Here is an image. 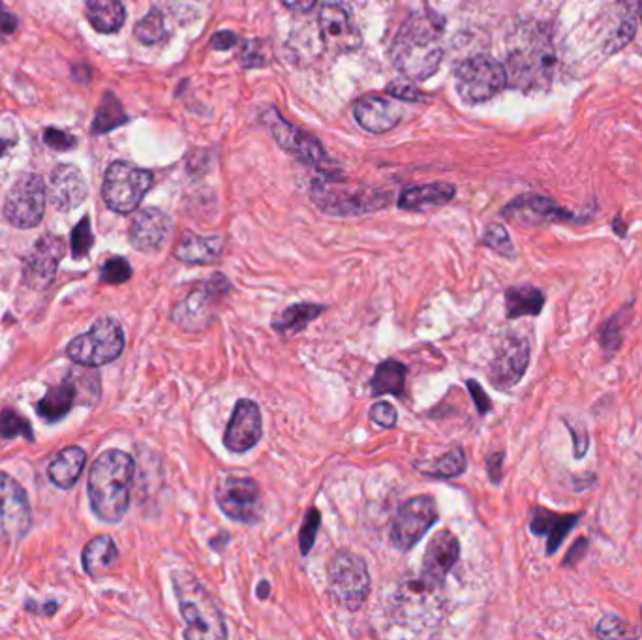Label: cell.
<instances>
[{"mask_svg":"<svg viewBox=\"0 0 642 640\" xmlns=\"http://www.w3.org/2000/svg\"><path fill=\"white\" fill-rule=\"evenodd\" d=\"M387 92H389L393 98L404 100V102H425V100H427L419 89L412 87V83L395 81V83H391V85L387 87Z\"/></svg>","mask_w":642,"mask_h":640,"instance_id":"44","label":"cell"},{"mask_svg":"<svg viewBox=\"0 0 642 640\" xmlns=\"http://www.w3.org/2000/svg\"><path fill=\"white\" fill-rule=\"evenodd\" d=\"M466 455L462 451V447H453L449 449L445 455H442L432 462H417L415 468L421 473H425L428 477H436V479H453L459 477L462 473L466 472Z\"/></svg>","mask_w":642,"mask_h":640,"instance_id":"35","label":"cell"},{"mask_svg":"<svg viewBox=\"0 0 642 640\" xmlns=\"http://www.w3.org/2000/svg\"><path fill=\"white\" fill-rule=\"evenodd\" d=\"M466 385H468L470 395L474 398L475 406H477V412L481 413V415H485V413L490 412L492 404H490V398L487 397V393L483 391V387H481V385H479L475 380L466 381Z\"/></svg>","mask_w":642,"mask_h":640,"instance_id":"47","label":"cell"},{"mask_svg":"<svg viewBox=\"0 0 642 640\" xmlns=\"http://www.w3.org/2000/svg\"><path fill=\"white\" fill-rule=\"evenodd\" d=\"M265 124L269 126L273 138L276 139V143L288 151V153L297 156L301 162L305 164H310V166H321L325 162V151L321 147L320 141L316 138H312L310 134L303 132L301 128L293 126L288 121H284L280 117V113L271 109L267 115H265Z\"/></svg>","mask_w":642,"mask_h":640,"instance_id":"15","label":"cell"},{"mask_svg":"<svg viewBox=\"0 0 642 640\" xmlns=\"http://www.w3.org/2000/svg\"><path fill=\"white\" fill-rule=\"evenodd\" d=\"M124 350L123 327L119 321L102 318L92 325L91 331L79 335L68 344L66 355L81 366H104L115 359Z\"/></svg>","mask_w":642,"mask_h":640,"instance_id":"7","label":"cell"},{"mask_svg":"<svg viewBox=\"0 0 642 640\" xmlns=\"http://www.w3.org/2000/svg\"><path fill=\"white\" fill-rule=\"evenodd\" d=\"M639 16H641L642 21V0H639Z\"/></svg>","mask_w":642,"mask_h":640,"instance_id":"54","label":"cell"},{"mask_svg":"<svg viewBox=\"0 0 642 640\" xmlns=\"http://www.w3.org/2000/svg\"><path fill=\"white\" fill-rule=\"evenodd\" d=\"M444 23L438 16L415 14L404 21L393 42L391 57L398 72L408 79L425 81L442 64Z\"/></svg>","mask_w":642,"mask_h":640,"instance_id":"1","label":"cell"},{"mask_svg":"<svg viewBox=\"0 0 642 640\" xmlns=\"http://www.w3.org/2000/svg\"><path fill=\"white\" fill-rule=\"evenodd\" d=\"M231 291V282L224 275L216 273L207 280L198 282L192 290L184 295L171 310V320L184 331L199 333L213 323L216 308L220 301Z\"/></svg>","mask_w":642,"mask_h":640,"instance_id":"5","label":"cell"},{"mask_svg":"<svg viewBox=\"0 0 642 640\" xmlns=\"http://www.w3.org/2000/svg\"><path fill=\"white\" fill-rule=\"evenodd\" d=\"M459 556L460 543L457 535L451 534L449 530H442L440 534L434 535L428 541L419 582L430 592L440 590L453 565L459 562Z\"/></svg>","mask_w":642,"mask_h":640,"instance_id":"14","label":"cell"},{"mask_svg":"<svg viewBox=\"0 0 642 640\" xmlns=\"http://www.w3.org/2000/svg\"><path fill=\"white\" fill-rule=\"evenodd\" d=\"M224 250V239L218 235H196L192 231L183 233L179 243L175 246V258L190 265H209L220 258Z\"/></svg>","mask_w":642,"mask_h":640,"instance_id":"24","label":"cell"},{"mask_svg":"<svg viewBox=\"0 0 642 640\" xmlns=\"http://www.w3.org/2000/svg\"><path fill=\"white\" fill-rule=\"evenodd\" d=\"M214 498L226 517L241 524L260 522L263 513L261 488L252 477L224 475L214 488Z\"/></svg>","mask_w":642,"mask_h":640,"instance_id":"10","label":"cell"},{"mask_svg":"<svg viewBox=\"0 0 642 640\" xmlns=\"http://www.w3.org/2000/svg\"><path fill=\"white\" fill-rule=\"evenodd\" d=\"M153 186V173L136 168L128 162L111 164L104 177L102 198L111 211L119 214L134 213L141 199Z\"/></svg>","mask_w":642,"mask_h":640,"instance_id":"8","label":"cell"},{"mask_svg":"<svg viewBox=\"0 0 642 640\" xmlns=\"http://www.w3.org/2000/svg\"><path fill=\"white\" fill-rule=\"evenodd\" d=\"M117 558H119V550L115 547L113 539L107 535L94 537L83 550V565H85V571L91 575H98L104 569H109L117 562Z\"/></svg>","mask_w":642,"mask_h":640,"instance_id":"34","label":"cell"},{"mask_svg":"<svg viewBox=\"0 0 642 640\" xmlns=\"http://www.w3.org/2000/svg\"><path fill=\"white\" fill-rule=\"evenodd\" d=\"M64 254V243L55 235H44L34 244L31 256L25 261L23 280L32 290H46L55 280L59 261Z\"/></svg>","mask_w":642,"mask_h":640,"instance_id":"18","label":"cell"},{"mask_svg":"<svg viewBox=\"0 0 642 640\" xmlns=\"http://www.w3.org/2000/svg\"><path fill=\"white\" fill-rule=\"evenodd\" d=\"M27 492L10 475L0 472V541L17 543L31 530Z\"/></svg>","mask_w":642,"mask_h":640,"instance_id":"13","label":"cell"},{"mask_svg":"<svg viewBox=\"0 0 642 640\" xmlns=\"http://www.w3.org/2000/svg\"><path fill=\"white\" fill-rule=\"evenodd\" d=\"M556 55L547 32L522 27L513 34L507 55V85L522 92L547 91L551 87Z\"/></svg>","mask_w":642,"mask_h":640,"instance_id":"3","label":"cell"},{"mask_svg":"<svg viewBox=\"0 0 642 640\" xmlns=\"http://www.w3.org/2000/svg\"><path fill=\"white\" fill-rule=\"evenodd\" d=\"M173 588L186 622L184 639L218 640L228 637L222 612L218 609L213 595L205 590V586L194 575L186 571H175Z\"/></svg>","mask_w":642,"mask_h":640,"instance_id":"4","label":"cell"},{"mask_svg":"<svg viewBox=\"0 0 642 640\" xmlns=\"http://www.w3.org/2000/svg\"><path fill=\"white\" fill-rule=\"evenodd\" d=\"M46 211V188L44 181L27 173L17 179L16 184L10 188L8 198L4 203V216L16 228H36Z\"/></svg>","mask_w":642,"mask_h":640,"instance_id":"11","label":"cell"},{"mask_svg":"<svg viewBox=\"0 0 642 640\" xmlns=\"http://www.w3.org/2000/svg\"><path fill=\"white\" fill-rule=\"evenodd\" d=\"M577 517H562L547 509H535L532 517V532L537 535H549V552L558 549L567 532L573 528Z\"/></svg>","mask_w":642,"mask_h":640,"instance_id":"31","label":"cell"},{"mask_svg":"<svg viewBox=\"0 0 642 640\" xmlns=\"http://www.w3.org/2000/svg\"><path fill=\"white\" fill-rule=\"evenodd\" d=\"M438 522V507L432 496H415L402 503L391 526V543L398 550L413 549Z\"/></svg>","mask_w":642,"mask_h":640,"instance_id":"12","label":"cell"},{"mask_svg":"<svg viewBox=\"0 0 642 640\" xmlns=\"http://www.w3.org/2000/svg\"><path fill=\"white\" fill-rule=\"evenodd\" d=\"M323 310H325V306L314 305V303H297V305L288 306L273 318V329L278 333H286V335L299 333L310 321L321 316Z\"/></svg>","mask_w":642,"mask_h":640,"instance_id":"32","label":"cell"},{"mask_svg":"<svg viewBox=\"0 0 642 640\" xmlns=\"http://www.w3.org/2000/svg\"><path fill=\"white\" fill-rule=\"evenodd\" d=\"M77 395V383L74 374H70L59 387L47 391L46 397L38 404V413L47 421H59L72 410Z\"/></svg>","mask_w":642,"mask_h":640,"instance_id":"28","label":"cell"},{"mask_svg":"<svg viewBox=\"0 0 642 640\" xmlns=\"http://www.w3.org/2000/svg\"><path fill=\"white\" fill-rule=\"evenodd\" d=\"M235 42H237V38H235L231 32H218V34L214 36L211 44H213L214 49H222V51H226V49H230Z\"/></svg>","mask_w":642,"mask_h":640,"instance_id":"51","label":"cell"},{"mask_svg":"<svg viewBox=\"0 0 642 640\" xmlns=\"http://www.w3.org/2000/svg\"><path fill=\"white\" fill-rule=\"evenodd\" d=\"M455 192V186L447 183L410 186L400 194L398 207L404 211H423L428 207H440L455 198Z\"/></svg>","mask_w":642,"mask_h":640,"instance_id":"26","label":"cell"},{"mask_svg":"<svg viewBox=\"0 0 642 640\" xmlns=\"http://www.w3.org/2000/svg\"><path fill=\"white\" fill-rule=\"evenodd\" d=\"M44 141L51 149H57V151H68V149H72L76 145V141L70 138L68 134L59 132V130H51V128L47 130Z\"/></svg>","mask_w":642,"mask_h":640,"instance_id":"46","label":"cell"},{"mask_svg":"<svg viewBox=\"0 0 642 640\" xmlns=\"http://www.w3.org/2000/svg\"><path fill=\"white\" fill-rule=\"evenodd\" d=\"M314 201L325 213L348 216V214L378 211L387 205L389 199L387 196L374 194V192H337V190L318 188L314 192Z\"/></svg>","mask_w":642,"mask_h":640,"instance_id":"20","label":"cell"},{"mask_svg":"<svg viewBox=\"0 0 642 640\" xmlns=\"http://www.w3.org/2000/svg\"><path fill=\"white\" fill-rule=\"evenodd\" d=\"M126 122V115L123 113V107L121 104L111 96L107 94L102 102V106L98 109L96 113V121H94V130L96 132H109L111 128L119 126Z\"/></svg>","mask_w":642,"mask_h":640,"instance_id":"36","label":"cell"},{"mask_svg":"<svg viewBox=\"0 0 642 640\" xmlns=\"http://www.w3.org/2000/svg\"><path fill=\"white\" fill-rule=\"evenodd\" d=\"M85 464H87V453L81 447L72 445L62 449L61 453L53 458L47 473L53 485H57L62 490H68L79 481V475L85 470Z\"/></svg>","mask_w":642,"mask_h":640,"instance_id":"27","label":"cell"},{"mask_svg":"<svg viewBox=\"0 0 642 640\" xmlns=\"http://www.w3.org/2000/svg\"><path fill=\"white\" fill-rule=\"evenodd\" d=\"M130 276H132V267L124 258L107 260L100 271V278L106 284H124L130 280Z\"/></svg>","mask_w":642,"mask_h":640,"instance_id":"41","label":"cell"},{"mask_svg":"<svg viewBox=\"0 0 642 640\" xmlns=\"http://www.w3.org/2000/svg\"><path fill=\"white\" fill-rule=\"evenodd\" d=\"M263 436V419L260 406L254 400L241 398L231 413L230 423L224 434V445L231 453H246L260 443Z\"/></svg>","mask_w":642,"mask_h":640,"instance_id":"17","label":"cell"},{"mask_svg":"<svg viewBox=\"0 0 642 640\" xmlns=\"http://www.w3.org/2000/svg\"><path fill=\"white\" fill-rule=\"evenodd\" d=\"M357 122L372 134L391 132L402 119V107L382 96H365L353 107Z\"/></svg>","mask_w":642,"mask_h":640,"instance_id":"23","label":"cell"},{"mask_svg":"<svg viewBox=\"0 0 642 640\" xmlns=\"http://www.w3.org/2000/svg\"><path fill=\"white\" fill-rule=\"evenodd\" d=\"M321 526V515L318 509H308V513L305 515V522L301 526V534H299V545H301V554L306 556L314 543H316V535H318V530Z\"/></svg>","mask_w":642,"mask_h":640,"instance_id":"40","label":"cell"},{"mask_svg":"<svg viewBox=\"0 0 642 640\" xmlns=\"http://www.w3.org/2000/svg\"><path fill=\"white\" fill-rule=\"evenodd\" d=\"M171 220L168 214L160 209H143L139 211L130 224V243L139 252H158L168 239Z\"/></svg>","mask_w":642,"mask_h":640,"instance_id":"21","label":"cell"},{"mask_svg":"<svg viewBox=\"0 0 642 640\" xmlns=\"http://www.w3.org/2000/svg\"><path fill=\"white\" fill-rule=\"evenodd\" d=\"M286 8H290L293 12L297 14H305V12H310L318 0H282Z\"/></svg>","mask_w":642,"mask_h":640,"instance_id":"50","label":"cell"},{"mask_svg":"<svg viewBox=\"0 0 642 640\" xmlns=\"http://www.w3.org/2000/svg\"><path fill=\"white\" fill-rule=\"evenodd\" d=\"M10 145H12V143H10V141H2V139H0V156H2V154H4V151H6V149H8V147H10Z\"/></svg>","mask_w":642,"mask_h":640,"instance_id":"53","label":"cell"},{"mask_svg":"<svg viewBox=\"0 0 642 640\" xmlns=\"http://www.w3.org/2000/svg\"><path fill=\"white\" fill-rule=\"evenodd\" d=\"M92 244H94V237H92L91 220H89V216H85L72 231V254H74V258H77V260L85 258L91 252Z\"/></svg>","mask_w":642,"mask_h":640,"instance_id":"39","label":"cell"},{"mask_svg":"<svg viewBox=\"0 0 642 640\" xmlns=\"http://www.w3.org/2000/svg\"><path fill=\"white\" fill-rule=\"evenodd\" d=\"M406 366L395 359H387L382 365H378L374 378L370 381L372 395L382 397V395H395L402 397L404 395V383H406Z\"/></svg>","mask_w":642,"mask_h":640,"instance_id":"30","label":"cell"},{"mask_svg":"<svg viewBox=\"0 0 642 640\" xmlns=\"http://www.w3.org/2000/svg\"><path fill=\"white\" fill-rule=\"evenodd\" d=\"M329 590L340 607L361 609L370 594V575L365 560L348 550L337 552L327 567Z\"/></svg>","mask_w":642,"mask_h":640,"instance_id":"6","label":"cell"},{"mask_svg":"<svg viewBox=\"0 0 642 640\" xmlns=\"http://www.w3.org/2000/svg\"><path fill=\"white\" fill-rule=\"evenodd\" d=\"M49 198L64 213L77 209L87 198V184L81 171L72 164H61L55 168L49 183Z\"/></svg>","mask_w":642,"mask_h":640,"instance_id":"22","label":"cell"},{"mask_svg":"<svg viewBox=\"0 0 642 640\" xmlns=\"http://www.w3.org/2000/svg\"><path fill=\"white\" fill-rule=\"evenodd\" d=\"M530 363V346L524 338L511 336L504 340L490 365V380L498 389L517 385Z\"/></svg>","mask_w":642,"mask_h":640,"instance_id":"19","label":"cell"},{"mask_svg":"<svg viewBox=\"0 0 642 640\" xmlns=\"http://www.w3.org/2000/svg\"><path fill=\"white\" fill-rule=\"evenodd\" d=\"M502 464H504V453L490 455L489 460H487L490 479H492L494 483H498V481H500V475H502Z\"/></svg>","mask_w":642,"mask_h":640,"instance_id":"49","label":"cell"},{"mask_svg":"<svg viewBox=\"0 0 642 640\" xmlns=\"http://www.w3.org/2000/svg\"><path fill=\"white\" fill-rule=\"evenodd\" d=\"M136 462L128 453L109 449L94 460L89 473V500L98 519L106 522L123 520L130 507Z\"/></svg>","mask_w":642,"mask_h":640,"instance_id":"2","label":"cell"},{"mask_svg":"<svg viewBox=\"0 0 642 640\" xmlns=\"http://www.w3.org/2000/svg\"><path fill=\"white\" fill-rule=\"evenodd\" d=\"M269 592H271V584H269L267 580H261L260 584H258V588H256V594H258L260 599H267V597H269Z\"/></svg>","mask_w":642,"mask_h":640,"instance_id":"52","label":"cell"},{"mask_svg":"<svg viewBox=\"0 0 642 640\" xmlns=\"http://www.w3.org/2000/svg\"><path fill=\"white\" fill-rule=\"evenodd\" d=\"M87 17L94 31L111 34L123 27L126 12L121 0H87Z\"/></svg>","mask_w":642,"mask_h":640,"instance_id":"29","label":"cell"},{"mask_svg":"<svg viewBox=\"0 0 642 640\" xmlns=\"http://www.w3.org/2000/svg\"><path fill=\"white\" fill-rule=\"evenodd\" d=\"M545 305V297L539 290L532 286H520V288H509L505 291V308L507 318L515 320L522 316H537Z\"/></svg>","mask_w":642,"mask_h":640,"instance_id":"33","label":"cell"},{"mask_svg":"<svg viewBox=\"0 0 642 640\" xmlns=\"http://www.w3.org/2000/svg\"><path fill=\"white\" fill-rule=\"evenodd\" d=\"M0 436L6 440H12L17 436L32 440L31 423L27 419H23L19 413L4 410L0 415Z\"/></svg>","mask_w":642,"mask_h":640,"instance_id":"38","label":"cell"},{"mask_svg":"<svg viewBox=\"0 0 642 640\" xmlns=\"http://www.w3.org/2000/svg\"><path fill=\"white\" fill-rule=\"evenodd\" d=\"M457 91L462 100L481 104L494 98L507 85L505 66L487 55H475L460 62L455 70Z\"/></svg>","mask_w":642,"mask_h":640,"instance_id":"9","label":"cell"},{"mask_svg":"<svg viewBox=\"0 0 642 640\" xmlns=\"http://www.w3.org/2000/svg\"><path fill=\"white\" fill-rule=\"evenodd\" d=\"M504 216L520 224H543V222L567 218V213L558 209L551 199L528 196V198L517 199L509 207H505Z\"/></svg>","mask_w":642,"mask_h":640,"instance_id":"25","label":"cell"},{"mask_svg":"<svg viewBox=\"0 0 642 640\" xmlns=\"http://www.w3.org/2000/svg\"><path fill=\"white\" fill-rule=\"evenodd\" d=\"M164 16L158 10H151L136 25V38L145 46H154L164 38Z\"/></svg>","mask_w":642,"mask_h":640,"instance_id":"37","label":"cell"},{"mask_svg":"<svg viewBox=\"0 0 642 640\" xmlns=\"http://www.w3.org/2000/svg\"><path fill=\"white\" fill-rule=\"evenodd\" d=\"M318 25H320L323 46L337 55L357 51L363 44L361 32L355 27L352 17L337 4L321 6Z\"/></svg>","mask_w":642,"mask_h":640,"instance_id":"16","label":"cell"},{"mask_svg":"<svg viewBox=\"0 0 642 640\" xmlns=\"http://www.w3.org/2000/svg\"><path fill=\"white\" fill-rule=\"evenodd\" d=\"M17 29V19L16 16H12L10 12L4 10L2 2H0V40H4L6 36L14 34Z\"/></svg>","mask_w":642,"mask_h":640,"instance_id":"48","label":"cell"},{"mask_svg":"<svg viewBox=\"0 0 642 640\" xmlns=\"http://www.w3.org/2000/svg\"><path fill=\"white\" fill-rule=\"evenodd\" d=\"M483 243L487 244L492 250L504 254V256H513V243H511V239H509L505 228L498 226V224H492V226L487 229V233H485V237H483Z\"/></svg>","mask_w":642,"mask_h":640,"instance_id":"42","label":"cell"},{"mask_svg":"<svg viewBox=\"0 0 642 640\" xmlns=\"http://www.w3.org/2000/svg\"><path fill=\"white\" fill-rule=\"evenodd\" d=\"M370 419L372 423H376L378 427L382 428H395L397 427L398 415L397 410L393 404L389 402H376L372 408H370Z\"/></svg>","mask_w":642,"mask_h":640,"instance_id":"43","label":"cell"},{"mask_svg":"<svg viewBox=\"0 0 642 640\" xmlns=\"http://www.w3.org/2000/svg\"><path fill=\"white\" fill-rule=\"evenodd\" d=\"M597 633L605 639H612V637H626L627 631L624 624L616 618H605L597 624Z\"/></svg>","mask_w":642,"mask_h":640,"instance_id":"45","label":"cell"}]
</instances>
